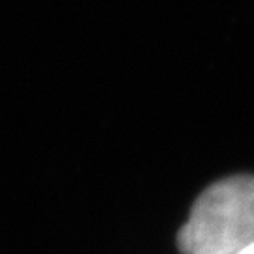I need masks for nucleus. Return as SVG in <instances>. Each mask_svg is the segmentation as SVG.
<instances>
[{"mask_svg":"<svg viewBox=\"0 0 254 254\" xmlns=\"http://www.w3.org/2000/svg\"><path fill=\"white\" fill-rule=\"evenodd\" d=\"M254 243V177L236 175L201 192L179 230L183 254H236Z\"/></svg>","mask_w":254,"mask_h":254,"instance_id":"1","label":"nucleus"},{"mask_svg":"<svg viewBox=\"0 0 254 254\" xmlns=\"http://www.w3.org/2000/svg\"><path fill=\"white\" fill-rule=\"evenodd\" d=\"M236 254H254V243H251L249 247H245L243 251H239V253H236Z\"/></svg>","mask_w":254,"mask_h":254,"instance_id":"2","label":"nucleus"}]
</instances>
